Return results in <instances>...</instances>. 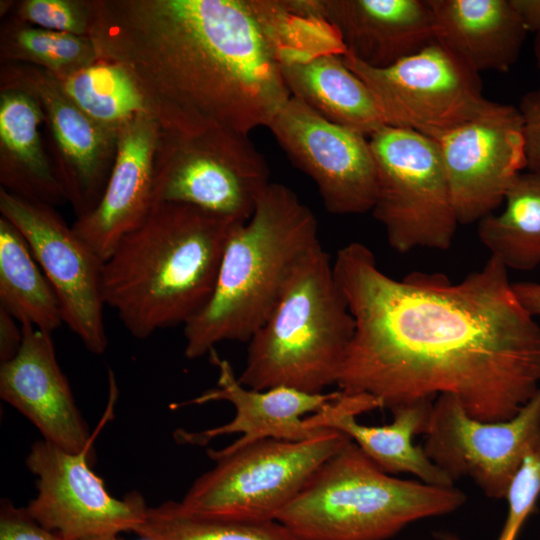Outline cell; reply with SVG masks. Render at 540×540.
Listing matches in <instances>:
<instances>
[{"label":"cell","instance_id":"1","mask_svg":"<svg viewBox=\"0 0 540 540\" xmlns=\"http://www.w3.org/2000/svg\"><path fill=\"white\" fill-rule=\"evenodd\" d=\"M333 273L355 322L338 390L390 410L447 394L472 418L499 422L540 389V326L497 258L457 283L424 272L397 280L351 242Z\"/></svg>","mask_w":540,"mask_h":540},{"label":"cell","instance_id":"2","mask_svg":"<svg viewBox=\"0 0 540 540\" xmlns=\"http://www.w3.org/2000/svg\"><path fill=\"white\" fill-rule=\"evenodd\" d=\"M99 60L136 81L163 136L268 126L291 97L269 1L89 2Z\"/></svg>","mask_w":540,"mask_h":540},{"label":"cell","instance_id":"3","mask_svg":"<svg viewBox=\"0 0 540 540\" xmlns=\"http://www.w3.org/2000/svg\"><path fill=\"white\" fill-rule=\"evenodd\" d=\"M236 224L188 204L153 205L103 263L105 306L138 339L184 325L210 298Z\"/></svg>","mask_w":540,"mask_h":540},{"label":"cell","instance_id":"4","mask_svg":"<svg viewBox=\"0 0 540 540\" xmlns=\"http://www.w3.org/2000/svg\"><path fill=\"white\" fill-rule=\"evenodd\" d=\"M320 246L313 212L290 188L270 183L252 216L233 227L210 298L183 325L186 358L223 341L248 343L296 267Z\"/></svg>","mask_w":540,"mask_h":540},{"label":"cell","instance_id":"5","mask_svg":"<svg viewBox=\"0 0 540 540\" xmlns=\"http://www.w3.org/2000/svg\"><path fill=\"white\" fill-rule=\"evenodd\" d=\"M355 322L336 282L333 262L320 246L288 280L264 324L248 341L246 387H289L322 393L338 382Z\"/></svg>","mask_w":540,"mask_h":540},{"label":"cell","instance_id":"6","mask_svg":"<svg viewBox=\"0 0 540 540\" xmlns=\"http://www.w3.org/2000/svg\"><path fill=\"white\" fill-rule=\"evenodd\" d=\"M465 494L384 472L352 440L310 477L276 520L298 540H386L459 509Z\"/></svg>","mask_w":540,"mask_h":540},{"label":"cell","instance_id":"7","mask_svg":"<svg viewBox=\"0 0 540 540\" xmlns=\"http://www.w3.org/2000/svg\"><path fill=\"white\" fill-rule=\"evenodd\" d=\"M350 439L327 430L303 441L265 439L221 453L191 485L182 505L190 512L246 521L276 520L314 472Z\"/></svg>","mask_w":540,"mask_h":540},{"label":"cell","instance_id":"8","mask_svg":"<svg viewBox=\"0 0 540 540\" xmlns=\"http://www.w3.org/2000/svg\"><path fill=\"white\" fill-rule=\"evenodd\" d=\"M376 165L372 213L399 253L448 249L459 225L435 140L384 126L368 138Z\"/></svg>","mask_w":540,"mask_h":540},{"label":"cell","instance_id":"9","mask_svg":"<svg viewBox=\"0 0 540 540\" xmlns=\"http://www.w3.org/2000/svg\"><path fill=\"white\" fill-rule=\"evenodd\" d=\"M270 183L267 163L247 134L215 128L162 136L151 207L183 203L243 223Z\"/></svg>","mask_w":540,"mask_h":540},{"label":"cell","instance_id":"10","mask_svg":"<svg viewBox=\"0 0 540 540\" xmlns=\"http://www.w3.org/2000/svg\"><path fill=\"white\" fill-rule=\"evenodd\" d=\"M342 59L369 88L386 126L433 140L500 105L483 96L480 74L436 40L382 69L348 53Z\"/></svg>","mask_w":540,"mask_h":540},{"label":"cell","instance_id":"11","mask_svg":"<svg viewBox=\"0 0 540 540\" xmlns=\"http://www.w3.org/2000/svg\"><path fill=\"white\" fill-rule=\"evenodd\" d=\"M91 449L66 451L44 439L36 441L26 466L37 477V495L25 507L41 526L62 540H90L134 531L147 505L139 493L115 498L90 467Z\"/></svg>","mask_w":540,"mask_h":540},{"label":"cell","instance_id":"12","mask_svg":"<svg viewBox=\"0 0 540 540\" xmlns=\"http://www.w3.org/2000/svg\"><path fill=\"white\" fill-rule=\"evenodd\" d=\"M2 217L28 243L60 303L63 322L93 354L108 346L101 290L103 261L50 205L0 190Z\"/></svg>","mask_w":540,"mask_h":540},{"label":"cell","instance_id":"13","mask_svg":"<svg viewBox=\"0 0 540 540\" xmlns=\"http://www.w3.org/2000/svg\"><path fill=\"white\" fill-rule=\"evenodd\" d=\"M540 434V389L512 418L482 422L458 399L439 395L432 405L423 449L454 482L471 478L490 498H505L509 483Z\"/></svg>","mask_w":540,"mask_h":540},{"label":"cell","instance_id":"14","mask_svg":"<svg viewBox=\"0 0 540 540\" xmlns=\"http://www.w3.org/2000/svg\"><path fill=\"white\" fill-rule=\"evenodd\" d=\"M292 163L315 183L331 214L371 212L376 165L369 139L290 97L267 126Z\"/></svg>","mask_w":540,"mask_h":540},{"label":"cell","instance_id":"15","mask_svg":"<svg viewBox=\"0 0 540 540\" xmlns=\"http://www.w3.org/2000/svg\"><path fill=\"white\" fill-rule=\"evenodd\" d=\"M435 141L459 225L494 213L526 170L523 121L512 105L500 104Z\"/></svg>","mask_w":540,"mask_h":540},{"label":"cell","instance_id":"16","mask_svg":"<svg viewBox=\"0 0 540 540\" xmlns=\"http://www.w3.org/2000/svg\"><path fill=\"white\" fill-rule=\"evenodd\" d=\"M208 355L218 370L217 386L183 405L227 401L234 407L235 415L228 423L207 430H177L174 438L178 443L205 446L216 437L240 433L236 441L218 450L226 453L265 439L308 440L329 430L313 428L307 416L327 407L338 398L340 390L314 394L282 386L266 390L248 388L239 381L230 362L215 349Z\"/></svg>","mask_w":540,"mask_h":540},{"label":"cell","instance_id":"17","mask_svg":"<svg viewBox=\"0 0 540 540\" xmlns=\"http://www.w3.org/2000/svg\"><path fill=\"white\" fill-rule=\"evenodd\" d=\"M20 324V349L0 363L1 399L24 415L42 439L73 453L91 449L88 425L58 364L52 333Z\"/></svg>","mask_w":540,"mask_h":540},{"label":"cell","instance_id":"18","mask_svg":"<svg viewBox=\"0 0 540 540\" xmlns=\"http://www.w3.org/2000/svg\"><path fill=\"white\" fill-rule=\"evenodd\" d=\"M161 137L160 125L151 113L129 122L119 132L116 157L99 203L72 226L103 263L151 209Z\"/></svg>","mask_w":540,"mask_h":540},{"label":"cell","instance_id":"19","mask_svg":"<svg viewBox=\"0 0 540 540\" xmlns=\"http://www.w3.org/2000/svg\"><path fill=\"white\" fill-rule=\"evenodd\" d=\"M20 68V67H19ZM13 86L33 95L48 116L56 142L64 156L61 179L78 217L99 203L109 175L107 168L119 134L88 117L62 91L47 71L24 67L12 69Z\"/></svg>","mask_w":540,"mask_h":540},{"label":"cell","instance_id":"20","mask_svg":"<svg viewBox=\"0 0 540 540\" xmlns=\"http://www.w3.org/2000/svg\"><path fill=\"white\" fill-rule=\"evenodd\" d=\"M313 6L346 53L372 68L392 66L435 40L428 0H313Z\"/></svg>","mask_w":540,"mask_h":540},{"label":"cell","instance_id":"21","mask_svg":"<svg viewBox=\"0 0 540 540\" xmlns=\"http://www.w3.org/2000/svg\"><path fill=\"white\" fill-rule=\"evenodd\" d=\"M432 405L433 401L403 405L391 410V423L366 426L360 424L356 416L382 408L381 403L368 394L340 391L337 399L307 416V421L313 428L345 434L388 474L409 473L429 485L454 486V481L431 461L423 447L413 444V438L427 429Z\"/></svg>","mask_w":540,"mask_h":540},{"label":"cell","instance_id":"22","mask_svg":"<svg viewBox=\"0 0 540 540\" xmlns=\"http://www.w3.org/2000/svg\"><path fill=\"white\" fill-rule=\"evenodd\" d=\"M435 40L477 73L508 71L528 32L513 0H428Z\"/></svg>","mask_w":540,"mask_h":540},{"label":"cell","instance_id":"23","mask_svg":"<svg viewBox=\"0 0 540 540\" xmlns=\"http://www.w3.org/2000/svg\"><path fill=\"white\" fill-rule=\"evenodd\" d=\"M292 97L327 121L365 137L386 126L366 84L335 53H318L282 62Z\"/></svg>","mask_w":540,"mask_h":540},{"label":"cell","instance_id":"24","mask_svg":"<svg viewBox=\"0 0 540 540\" xmlns=\"http://www.w3.org/2000/svg\"><path fill=\"white\" fill-rule=\"evenodd\" d=\"M41 108L38 100L24 90L2 91L1 182L15 195L51 206L67 200V194L43 152L38 130L43 119Z\"/></svg>","mask_w":540,"mask_h":540},{"label":"cell","instance_id":"25","mask_svg":"<svg viewBox=\"0 0 540 540\" xmlns=\"http://www.w3.org/2000/svg\"><path fill=\"white\" fill-rule=\"evenodd\" d=\"M504 207L477 224L480 242L508 270L540 266V170H524L506 193Z\"/></svg>","mask_w":540,"mask_h":540},{"label":"cell","instance_id":"26","mask_svg":"<svg viewBox=\"0 0 540 540\" xmlns=\"http://www.w3.org/2000/svg\"><path fill=\"white\" fill-rule=\"evenodd\" d=\"M0 307L19 322L52 333L63 322L59 300L23 235L0 219Z\"/></svg>","mask_w":540,"mask_h":540},{"label":"cell","instance_id":"27","mask_svg":"<svg viewBox=\"0 0 540 540\" xmlns=\"http://www.w3.org/2000/svg\"><path fill=\"white\" fill-rule=\"evenodd\" d=\"M53 77L80 110L116 134L137 116L150 113L136 81L117 63L98 60L73 73Z\"/></svg>","mask_w":540,"mask_h":540},{"label":"cell","instance_id":"28","mask_svg":"<svg viewBox=\"0 0 540 540\" xmlns=\"http://www.w3.org/2000/svg\"><path fill=\"white\" fill-rule=\"evenodd\" d=\"M133 532L143 540H298L277 520L201 515L173 500L148 507L144 521Z\"/></svg>","mask_w":540,"mask_h":540},{"label":"cell","instance_id":"29","mask_svg":"<svg viewBox=\"0 0 540 540\" xmlns=\"http://www.w3.org/2000/svg\"><path fill=\"white\" fill-rule=\"evenodd\" d=\"M5 54L33 62L55 77H61L99 60L89 36L42 28L19 27L8 37Z\"/></svg>","mask_w":540,"mask_h":540},{"label":"cell","instance_id":"30","mask_svg":"<svg viewBox=\"0 0 540 540\" xmlns=\"http://www.w3.org/2000/svg\"><path fill=\"white\" fill-rule=\"evenodd\" d=\"M540 497V434L512 477L505 499L508 513L497 540H516Z\"/></svg>","mask_w":540,"mask_h":540},{"label":"cell","instance_id":"31","mask_svg":"<svg viewBox=\"0 0 540 540\" xmlns=\"http://www.w3.org/2000/svg\"><path fill=\"white\" fill-rule=\"evenodd\" d=\"M22 19L42 29L88 36L89 3L70 0H26L19 9Z\"/></svg>","mask_w":540,"mask_h":540},{"label":"cell","instance_id":"32","mask_svg":"<svg viewBox=\"0 0 540 540\" xmlns=\"http://www.w3.org/2000/svg\"><path fill=\"white\" fill-rule=\"evenodd\" d=\"M0 540H62L41 526L26 508L4 499L0 506Z\"/></svg>","mask_w":540,"mask_h":540},{"label":"cell","instance_id":"33","mask_svg":"<svg viewBox=\"0 0 540 540\" xmlns=\"http://www.w3.org/2000/svg\"><path fill=\"white\" fill-rule=\"evenodd\" d=\"M517 108L523 121L526 169L540 170V86L526 92Z\"/></svg>","mask_w":540,"mask_h":540},{"label":"cell","instance_id":"34","mask_svg":"<svg viewBox=\"0 0 540 540\" xmlns=\"http://www.w3.org/2000/svg\"><path fill=\"white\" fill-rule=\"evenodd\" d=\"M23 340L21 324L4 308L0 307V362L12 359Z\"/></svg>","mask_w":540,"mask_h":540},{"label":"cell","instance_id":"35","mask_svg":"<svg viewBox=\"0 0 540 540\" xmlns=\"http://www.w3.org/2000/svg\"><path fill=\"white\" fill-rule=\"evenodd\" d=\"M513 290L521 305L533 317L540 316V283H513Z\"/></svg>","mask_w":540,"mask_h":540},{"label":"cell","instance_id":"36","mask_svg":"<svg viewBox=\"0 0 540 540\" xmlns=\"http://www.w3.org/2000/svg\"><path fill=\"white\" fill-rule=\"evenodd\" d=\"M528 32L540 33V0H513Z\"/></svg>","mask_w":540,"mask_h":540},{"label":"cell","instance_id":"37","mask_svg":"<svg viewBox=\"0 0 540 540\" xmlns=\"http://www.w3.org/2000/svg\"><path fill=\"white\" fill-rule=\"evenodd\" d=\"M533 52H534L536 66L540 73V33L535 35V40L533 44Z\"/></svg>","mask_w":540,"mask_h":540},{"label":"cell","instance_id":"38","mask_svg":"<svg viewBox=\"0 0 540 540\" xmlns=\"http://www.w3.org/2000/svg\"><path fill=\"white\" fill-rule=\"evenodd\" d=\"M90 540H121V539L118 537V535H114V536L99 537V538L90 539Z\"/></svg>","mask_w":540,"mask_h":540}]
</instances>
